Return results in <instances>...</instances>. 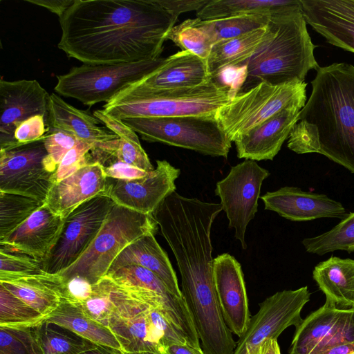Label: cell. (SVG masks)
Instances as JSON below:
<instances>
[{
    "instance_id": "obj_1",
    "label": "cell",
    "mask_w": 354,
    "mask_h": 354,
    "mask_svg": "<svg viewBox=\"0 0 354 354\" xmlns=\"http://www.w3.org/2000/svg\"><path fill=\"white\" fill-rule=\"evenodd\" d=\"M177 19L156 0H75L59 18L57 46L86 64L153 59Z\"/></svg>"
},
{
    "instance_id": "obj_2",
    "label": "cell",
    "mask_w": 354,
    "mask_h": 354,
    "mask_svg": "<svg viewBox=\"0 0 354 354\" xmlns=\"http://www.w3.org/2000/svg\"><path fill=\"white\" fill-rule=\"evenodd\" d=\"M316 72L299 120L317 127L319 153L354 173V66L335 62Z\"/></svg>"
},
{
    "instance_id": "obj_3",
    "label": "cell",
    "mask_w": 354,
    "mask_h": 354,
    "mask_svg": "<svg viewBox=\"0 0 354 354\" xmlns=\"http://www.w3.org/2000/svg\"><path fill=\"white\" fill-rule=\"evenodd\" d=\"M315 48L300 1L270 16L266 36L247 63V77L239 93L262 82L272 85L305 82L308 73L319 67Z\"/></svg>"
},
{
    "instance_id": "obj_4",
    "label": "cell",
    "mask_w": 354,
    "mask_h": 354,
    "mask_svg": "<svg viewBox=\"0 0 354 354\" xmlns=\"http://www.w3.org/2000/svg\"><path fill=\"white\" fill-rule=\"evenodd\" d=\"M232 99L229 90L213 79L200 86L172 89L127 88L103 106L118 120L183 115L214 117Z\"/></svg>"
},
{
    "instance_id": "obj_5",
    "label": "cell",
    "mask_w": 354,
    "mask_h": 354,
    "mask_svg": "<svg viewBox=\"0 0 354 354\" xmlns=\"http://www.w3.org/2000/svg\"><path fill=\"white\" fill-rule=\"evenodd\" d=\"M158 227L151 214L115 204L86 252L59 274L64 279L78 277L93 285L106 275L114 260L127 246L142 236L155 234Z\"/></svg>"
},
{
    "instance_id": "obj_6",
    "label": "cell",
    "mask_w": 354,
    "mask_h": 354,
    "mask_svg": "<svg viewBox=\"0 0 354 354\" xmlns=\"http://www.w3.org/2000/svg\"><path fill=\"white\" fill-rule=\"evenodd\" d=\"M307 83L295 81L282 85L260 82L239 93L216 113L214 118L232 142L285 109H303L307 101Z\"/></svg>"
},
{
    "instance_id": "obj_7",
    "label": "cell",
    "mask_w": 354,
    "mask_h": 354,
    "mask_svg": "<svg viewBox=\"0 0 354 354\" xmlns=\"http://www.w3.org/2000/svg\"><path fill=\"white\" fill-rule=\"evenodd\" d=\"M165 57L113 64H86L57 76L54 89L84 105L108 103L131 85L156 70Z\"/></svg>"
},
{
    "instance_id": "obj_8",
    "label": "cell",
    "mask_w": 354,
    "mask_h": 354,
    "mask_svg": "<svg viewBox=\"0 0 354 354\" xmlns=\"http://www.w3.org/2000/svg\"><path fill=\"white\" fill-rule=\"evenodd\" d=\"M121 120L149 142H161L224 158L227 157L232 147V142L214 117L183 115Z\"/></svg>"
},
{
    "instance_id": "obj_9",
    "label": "cell",
    "mask_w": 354,
    "mask_h": 354,
    "mask_svg": "<svg viewBox=\"0 0 354 354\" xmlns=\"http://www.w3.org/2000/svg\"><path fill=\"white\" fill-rule=\"evenodd\" d=\"M115 205L109 197L100 195L67 215L55 243L42 261V270L59 274L75 263L93 243Z\"/></svg>"
},
{
    "instance_id": "obj_10",
    "label": "cell",
    "mask_w": 354,
    "mask_h": 354,
    "mask_svg": "<svg viewBox=\"0 0 354 354\" xmlns=\"http://www.w3.org/2000/svg\"><path fill=\"white\" fill-rule=\"evenodd\" d=\"M45 136L32 142L0 149V192L24 195L45 203L57 169L49 160Z\"/></svg>"
},
{
    "instance_id": "obj_11",
    "label": "cell",
    "mask_w": 354,
    "mask_h": 354,
    "mask_svg": "<svg viewBox=\"0 0 354 354\" xmlns=\"http://www.w3.org/2000/svg\"><path fill=\"white\" fill-rule=\"evenodd\" d=\"M307 286L277 292L259 304V311L239 337L233 354H259L265 342L277 339L288 327H297L303 320L301 312L310 300Z\"/></svg>"
},
{
    "instance_id": "obj_12",
    "label": "cell",
    "mask_w": 354,
    "mask_h": 354,
    "mask_svg": "<svg viewBox=\"0 0 354 354\" xmlns=\"http://www.w3.org/2000/svg\"><path fill=\"white\" fill-rule=\"evenodd\" d=\"M269 176L270 172L256 161L245 160L232 167L227 176L216 183L215 194L243 249L247 248L246 228L257 212L262 183Z\"/></svg>"
},
{
    "instance_id": "obj_13",
    "label": "cell",
    "mask_w": 354,
    "mask_h": 354,
    "mask_svg": "<svg viewBox=\"0 0 354 354\" xmlns=\"http://www.w3.org/2000/svg\"><path fill=\"white\" fill-rule=\"evenodd\" d=\"M180 170L167 160H156V167L142 178L125 180L106 177L104 196L120 206L151 214L172 193Z\"/></svg>"
},
{
    "instance_id": "obj_14",
    "label": "cell",
    "mask_w": 354,
    "mask_h": 354,
    "mask_svg": "<svg viewBox=\"0 0 354 354\" xmlns=\"http://www.w3.org/2000/svg\"><path fill=\"white\" fill-rule=\"evenodd\" d=\"M290 354H314L332 346L354 342V308H340L326 300L295 327Z\"/></svg>"
},
{
    "instance_id": "obj_15",
    "label": "cell",
    "mask_w": 354,
    "mask_h": 354,
    "mask_svg": "<svg viewBox=\"0 0 354 354\" xmlns=\"http://www.w3.org/2000/svg\"><path fill=\"white\" fill-rule=\"evenodd\" d=\"M120 287L122 295L111 315L108 327L118 339L122 351H161L160 337L153 319L154 307Z\"/></svg>"
},
{
    "instance_id": "obj_16",
    "label": "cell",
    "mask_w": 354,
    "mask_h": 354,
    "mask_svg": "<svg viewBox=\"0 0 354 354\" xmlns=\"http://www.w3.org/2000/svg\"><path fill=\"white\" fill-rule=\"evenodd\" d=\"M50 94L35 80L0 81V148L17 146L14 138L16 129L35 115L46 120Z\"/></svg>"
},
{
    "instance_id": "obj_17",
    "label": "cell",
    "mask_w": 354,
    "mask_h": 354,
    "mask_svg": "<svg viewBox=\"0 0 354 354\" xmlns=\"http://www.w3.org/2000/svg\"><path fill=\"white\" fill-rule=\"evenodd\" d=\"M214 281L225 323L239 337L251 317L241 264L227 253L217 256L214 259Z\"/></svg>"
},
{
    "instance_id": "obj_18",
    "label": "cell",
    "mask_w": 354,
    "mask_h": 354,
    "mask_svg": "<svg viewBox=\"0 0 354 354\" xmlns=\"http://www.w3.org/2000/svg\"><path fill=\"white\" fill-rule=\"evenodd\" d=\"M307 24L335 46L354 53V0H299Z\"/></svg>"
},
{
    "instance_id": "obj_19",
    "label": "cell",
    "mask_w": 354,
    "mask_h": 354,
    "mask_svg": "<svg viewBox=\"0 0 354 354\" xmlns=\"http://www.w3.org/2000/svg\"><path fill=\"white\" fill-rule=\"evenodd\" d=\"M261 199L266 209L292 221L322 218L342 220L348 214L341 203L325 194L306 192L295 187L286 186L267 192Z\"/></svg>"
},
{
    "instance_id": "obj_20",
    "label": "cell",
    "mask_w": 354,
    "mask_h": 354,
    "mask_svg": "<svg viewBox=\"0 0 354 354\" xmlns=\"http://www.w3.org/2000/svg\"><path fill=\"white\" fill-rule=\"evenodd\" d=\"M302 109H285L238 136L234 141L239 158L259 161L273 160L299 121Z\"/></svg>"
},
{
    "instance_id": "obj_21",
    "label": "cell",
    "mask_w": 354,
    "mask_h": 354,
    "mask_svg": "<svg viewBox=\"0 0 354 354\" xmlns=\"http://www.w3.org/2000/svg\"><path fill=\"white\" fill-rule=\"evenodd\" d=\"M212 79L207 59L189 50H180L165 57L156 70L127 88L162 90L189 88L203 84Z\"/></svg>"
},
{
    "instance_id": "obj_22",
    "label": "cell",
    "mask_w": 354,
    "mask_h": 354,
    "mask_svg": "<svg viewBox=\"0 0 354 354\" xmlns=\"http://www.w3.org/2000/svg\"><path fill=\"white\" fill-rule=\"evenodd\" d=\"M106 176L98 163L82 167L51 186L45 204L64 218L84 202L104 195Z\"/></svg>"
},
{
    "instance_id": "obj_23",
    "label": "cell",
    "mask_w": 354,
    "mask_h": 354,
    "mask_svg": "<svg viewBox=\"0 0 354 354\" xmlns=\"http://www.w3.org/2000/svg\"><path fill=\"white\" fill-rule=\"evenodd\" d=\"M64 220L44 204L6 239L0 241V245L43 261L55 243Z\"/></svg>"
},
{
    "instance_id": "obj_24",
    "label": "cell",
    "mask_w": 354,
    "mask_h": 354,
    "mask_svg": "<svg viewBox=\"0 0 354 354\" xmlns=\"http://www.w3.org/2000/svg\"><path fill=\"white\" fill-rule=\"evenodd\" d=\"M0 284L46 318L63 299L64 281L59 274L1 273Z\"/></svg>"
},
{
    "instance_id": "obj_25",
    "label": "cell",
    "mask_w": 354,
    "mask_h": 354,
    "mask_svg": "<svg viewBox=\"0 0 354 354\" xmlns=\"http://www.w3.org/2000/svg\"><path fill=\"white\" fill-rule=\"evenodd\" d=\"M128 265H138L149 270L174 295L183 298L176 272L153 234L142 236L127 246L114 260L107 274Z\"/></svg>"
},
{
    "instance_id": "obj_26",
    "label": "cell",
    "mask_w": 354,
    "mask_h": 354,
    "mask_svg": "<svg viewBox=\"0 0 354 354\" xmlns=\"http://www.w3.org/2000/svg\"><path fill=\"white\" fill-rule=\"evenodd\" d=\"M100 123L94 115L73 106L55 93L50 95L48 129L68 132L78 140L91 144L119 138L110 130L100 127Z\"/></svg>"
},
{
    "instance_id": "obj_27",
    "label": "cell",
    "mask_w": 354,
    "mask_h": 354,
    "mask_svg": "<svg viewBox=\"0 0 354 354\" xmlns=\"http://www.w3.org/2000/svg\"><path fill=\"white\" fill-rule=\"evenodd\" d=\"M313 277L326 300L340 308H354V259L331 257L315 267Z\"/></svg>"
},
{
    "instance_id": "obj_28",
    "label": "cell",
    "mask_w": 354,
    "mask_h": 354,
    "mask_svg": "<svg viewBox=\"0 0 354 354\" xmlns=\"http://www.w3.org/2000/svg\"><path fill=\"white\" fill-rule=\"evenodd\" d=\"M45 321L62 325L96 344L122 351L111 329L88 317L77 305L62 300Z\"/></svg>"
},
{
    "instance_id": "obj_29",
    "label": "cell",
    "mask_w": 354,
    "mask_h": 354,
    "mask_svg": "<svg viewBox=\"0 0 354 354\" xmlns=\"http://www.w3.org/2000/svg\"><path fill=\"white\" fill-rule=\"evenodd\" d=\"M266 32L267 26L216 43L207 59L212 76L227 66L246 65L263 41Z\"/></svg>"
},
{
    "instance_id": "obj_30",
    "label": "cell",
    "mask_w": 354,
    "mask_h": 354,
    "mask_svg": "<svg viewBox=\"0 0 354 354\" xmlns=\"http://www.w3.org/2000/svg\"><path fill=\"white\" fill-rule=\"evenodd\" d=\"M299 0H209L196 12V18L214 20L234 16L272 15L299 3Z\"/></svg>"
},
{
    "instance_id": "obj_31",
    "label": "cell",
    "mask_w": 354,
    "mask_h": 354,
    "mask_svg": "<svg viewBox=\"0 0 354 354\" xmlns=\"http://www.w3.org/2000/svg\"><path fill=\"white\" fill-rule=\"evenodd\" d=\"M86 164L101 166L113 161L122 162L146 171L154 169L140 142L122 138L96 142L86 154Z\"/></svg>"
},
{
    "instance_id": "obj_32",
    "label": "cell",
    "mask_w": 354,
    "mask_h": 354,
    "mask_svg": "<svg viewBox=\"0 0 354 354\" xmlns=\"http://www.w3.org/2000/svg\"><path fill=\"white\" fill-rule=\"evenodd\" d=\"M33 330L44 354H79L95 344L62 325L45 320Z\"/></svg>"
},
{
    "instance_id": "obj_33",
    "label": "cell",
    "mask_w": 354,
    "mask_h": 354,
    "mask_svg": "<svg viewBox=\"0 0 354 354\" xmlns=\"http://www.w3.org/2000/svg\"><path fill=\"white\" fill-rule=\"evenodd\" d=\"M45 204L35 198L0 192V241Z\"/></svg>"
},
{
    "instance_id": "obj_34",
    "label": "cell",
    "mask_w": 354,
    "mask_h": 354,
    "mask_svg": "<svg viewBox=\"0 0 354 354\" xmlns=\"http://www.w3.org/2000/svg\"><path fill=\"white\" fill-rule=\"evenodd\" d=\"M302 244L307 252L324 255L335 250L354 251V212H351L330 230L306 238Z\"/></svg>"
},
{
    "instance_id": "obj_35",
    "label": "cell",
    "mask_w": 354,
    "mask_h": 354,
    "mask_svg": "<svg viewBox=\"0 0 354 354\" xmlns=\"http://www.w3.org/2000/svg\"><path fill=\"white\" fill-rule=\"evenodd\" d=\"M182 50H189L198 57L207 59L213 40L206 29L204 20L189 19L174 26L166 36Z\"/></svg>"
},
{
    "instance_id": "obj_36",
    "label": "cell",
    "mask_w": 354,
    "mask_h": 354,
    "mask_svg": "<svg viewBox=\"0 0 354 354\" xmlns=\"http://www.w3.org/2000/svg\"><path fill=\"white\" fill-rule=\"evenodd\" d=\"M122 292L120 286L106 275L93 285L91 295L77 306L88 317L108 327L109 318Z\"/></svg>"
},
{
    "instance_id": "obj_37",
    "label": "cell",
    "mask_w": 354,
    "mask_h": 354,
    "mask_svg": "<svg viewBox=\"0 0 354 354\" xmlns=\"http://www.w3.org/2000/svg\"><path fill=\"white\" fill-rule=\"evenodd\" d=\"M46 317L0 284V326L34 328Z\"/></svg>"
},
{
    "instance_id": "obj_38",
    "label": "cell",
    "mask_w": 354,
    "mask_h": 354,
    "mask_svg": "<svg viewBox=\"0 0 354 354\" xmlns=\"http://www.w3.org/2000/svg\"><path fill=\"white\" fill-rule=\"evenodd\" d=\"M269 18L268 15H251L234 16L214 20H204V21L214 45L221 40L234 38L256 29L266 27Z\"/></svg>"
},
{
    "instance_id": "obj_39",
    "label": "cell",
    "mask_w": 354,
    "mask_h": 354,
    "mask_svg": "<svg viewBox=\"0 0 354 354\" xmlns=\"http://www.w3.org/2000/svg\"><path fill=\"white\" fill-rule=\"evenodd\" d=\"M106 275L120 285L162 294L172 293L156 274L140 266H125Z\"/></svg>"
},
{
    "instance_id": "obj_40",
    "label": "cell",
    "mask_w": 354,
    "mask_h": 354,
    "mask_svg": "<svg viewBox=\"0 0 354 354\" xmlns=\"http://www.w3.org/2000/svg\"><path fill=\"white\" fill-rule=\"evenodd\" d=\"M0 354H44L33 328L0 326Z\"/></svg>"
},
{
    "instance_id": "obj_41",
    "label": "cell",
    "mask_w": 354,
    "mask_h": 354,
    "mask_svg": "<svg viewBox=\"0 0 354 354\" xmlns=\"http://www.w3.org/2000/svg\"><path fill=\"white\" fill-rule=\"evenodd\" d=\"M287 146L299 153H319L320 145L317 127L312 123L299 120L292 127Z\"/></svg>"
},
{
    "instance_id": "obj_42",
    "label": "cell",
    "mask_w": 354,
    "mask_h": 354,
    "mask_svg": "<svg viewBox=\"0 0 354 354\" xmlns=\"http://www.w3.org/2000/svg\"><path fill=\"white\" fill-rule=\"evenodd\" d=\"M1 273H36L42 270V261L24 252L0 245Z\"/></svg>"
},
{
    "instance_id": "obj_43",
    "label": "cell",
    "mask_w": 354,
    "mask_h": 354,
    "mask_svg": "<svg viewBox=\"0 0 354 354\" xmlns=\"http://www.w3.org/2000/svg\"><path fill=\"white\" fill-rule=\"evenodd\" d=\"M74 135L68 132L48 129L44 138V145L49 160L57 169L66 153L79 141Z\"/></svg>"
},
{
    "instance_id": "obj_44",
    "label": "cell",
    "mask_w": 354,
    "mask_h": 354,
    "mask_svg": "<svg viewBox=\"0 0 354 354\" xmlns=\"http://www.w3.org/2000/svg\"><path fill=\"white\" fill-rule=\"evenodd\" d=\"M94 144L79 140L69 150L59 164L54 175V183L72 175L86 164V156Z\"/></svg>"
},
{
    "instance_id": "obj_45",
    "label": "cell",
    "mask_w": 354,
    "mask_h": 354,
    "mask_svg": "<svg viewBox=\"0 0 354 354\" xmlns=\"http://www.w3.org/2000/svg\"><path fill=\"white\" fill-rule=\"evenodd\" d=\"M48 131L46 119L35 115L21 123L14 134L17 146L32 142L43 138Z\"/></svg>"
},
{
    "instance_id": "obj_46",
    "label": "cell",
    "mask_w": 354,
    "mask_h": 354,
    "mask_svg": "<svg viewBox=\"0 0 354 354\" xmlns=\"http://www.w3.org/2000/svg\"><path fill=\"white\" fill-rule=\"evenodd\" d=\"M246 77L247 64L225 67L212 76L216 82L229 90L232 98L240 92Z\"/></svg>"
},
{
    "instance_id": "obj_47",
    "label": "cell",
    "mask_w": 354,
    "mask_h": 354,
    "mask_svg": "<svg viewBox=\"0 0 354 354\" xmlns=\"http://www.w3.org/2000/svg\"><path fill=\"white\" fill-rule=\"evenodd\" d=\"M107 178L131 180L145 176L149 171H146L130 165L113 161L102 166Z\"/></svg>"
},
{
    "instance_id": "obj_48",
    "label": "cell",
    "mask_w": 354,
    "mask_h": 354,
    "mask_svg": "<svg viewBox=\"0 0 354 354\" xmlns=\"http://www.w3.org/2000/svg\"><path fill=\"white\" fill-rule=\"evenodd\" d=\"M93 115L119 138L140 142L136 133L122 120L107 115L102 110L95 111Z\"/></svg>"
},
{
    "instance_id": "obj_49",
    "label": "cell",
    "mask_w": 354,
    "mask_h": 354,
    "mask_svg": "<svg viewBox=\"0 0 354 354\" xmlns=\"http://www.w3.org/2000/svg\"><path fill=\"white\" fill-rule=\"evenodd\" d=\"M156 3L169 13L178 18L184 12L198 11L209 0H156Z\"/></svg>"
},
{
    "instance_id": "obj_50",
    "label": "cell",
    "mask_w": 354,
    "mask_h": 354,
    "mask_svg": "<svg viewBox=\"0 0 354 354\" xmlns=\"http://www.w3.org/2000/svg\"><path fill=\"white\" fill-rule=\"evenodd\" d=\"M25 1L44 7L61 18L74 3L75 0H26Z\"/></svg>"
},
{
    "instance_id": "obj_51",
    "label": "cell",
    "mask_w": 354,
    "mask_h": 354,
    "mask_svg": "<svg viewBox=\"0 0 354 354\" xmlns=\"http://www.w3.org/2000/svg\"><path fill=\"white\" fill-rule=\"evenodd\" d=\"M163 354H205L202 348H196L188 344H174L162 349Z\"/></svg>"
},
{
    "instance_id": "obj_52",
    "label": "cell",
    "mask_w": 354,
    "mask_h": 354,
    "mask_svg": "<svg viewBox=\"0 0 354 354\" xmlns=\"http://www.w3.org/2000/svg\"><path fill=\"white\" fill-rule=\"evenodd\" d=\"M354 351V342L342 343L320 350L314 354H346Z\"/></svg>"
},
{
    "instance_id": "obj_53",
    "label": "cell",
    "mask_w": 354,
    "mask_h": 354,
    "mask_svg": "<svg viewBox=\"0 0 354 354\" xmlns=\"http://www.w3.org/2000/svg\"><path fill=\"white\" fill-rule=\"evenodd\" d=\"M121 351H122L95 344L92 347L82 351L79 354H120Z\"/></svg>"
},
{
    "instance_id": "obj_54",
    "label": "cell",
    "mask_w": 354,
    "mask_h": 354,
    "mask_svg": "<svg viewBox=\"0 0 354 354\" xmlns=\"http://www.w3.org/2000/svg\"><path fill=\"white\" fill-rule=\"evenodd\" d=\"M259 354H281L277 339H270L261 346Z\"/></svg>"
},
{
    "instance_id": "obj_55",
    "label": "cell",
    "mask_w": 354,
    "mask_h": 354,
    "mask_svg": "<svg viewBox=\"0 0 354 354\" xmlns=\"http://www.w3.org/2000/svg\"><path fill=\"white\" fill-rule=\"evenodd\" d=\"M120 354H163L162 351L159 352H151V351H144V352H137V353H125L120 352Z\"/></svg>"
},
{
    "instance_id": "obj_56",
    "label": "cell",
    "mask_w": 354,
    "mask_h": 354,
    "mask_svg": "<svg viewBox=\"0 0 354 354\" xmlns=\"http://www.w3.org/2000/svg\"><path fill=\"white\" fill-rule=\"evenodd\" d=\"M346 354H354V351H351V352H349V353H348Z\"/></svg>"
}]
</instances>
